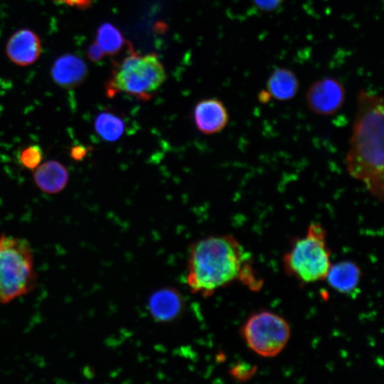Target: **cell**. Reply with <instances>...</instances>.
I'll list each match as a JSON object with an SVG mask.
<instances>
[{
    "mask_svg": "<svg viewBox=\"0 0 384 384\" xmlns=\"http://www.w3.org/2000/svg\"><path fill=\"white\" fill-rule=\"evenodd\" d=\"M383 98L361 89L345 164L348 174L362 182L380 202L384 196Z\"/></svg>",
    "mask_w": 384,
    "mask_h": 384,
    "instance_id": "obj_1",
    "label": "cell"
},
{
    "mask_svg": "<svg viewBox=\"0 0 384 384\" xmlns=\"http://www.w3.org/2000/svg\"><path fill=\"white\" fill-rule=\"evenodd\" d=\"M266 86L271 98L278 101H288L297 95L299 82L292 70L286 68H277L269 76Z\"/></svg>",
    "mask_w": 384,
    "mask_h": 384,
    "instance_id": "obj_13",
    "label": "cell"
},
{
    "mask_svg": "<svg viewBox=\"0 0 384 384\" xmlns=\"http://www.w3.org/2000/svg\"><path fill=\"white\" fill-rule=\"evenodd\" d=\"M166 78L165 69L155 54L127 57L107 84V92L112 97L124 92L141 100L151 98Z\"/></svg>",
    "mask_w": 384,
    "mask_h": 384,
    "instance_id": "obj_5",
    "label": "cell"
},
{
    "mask_svg": "<svg viewBox=\"0 0 384 384\" xmlns=\"http://www.w3.org/2000/svg\"><path fill=\"white\" fill-rule=\"evenodd\" d=\"M330 255L326 230L315 222L309 225L304 238L294 242L283 262L289 274L310 283L326 279L331 265Z\"/></svg>",
    "mask_w": 384,
    "mask_h": 384,
    "instance_id": "obj_4",
    "label": "cell"
},
{
    "mask_svg": "<svg viewBox=\"0 0 384 384\" xmlns=\"http://www.w3.org/2000/svg\"><path fill=\"white\" fill-rule=\"evenodd\" d=\"M105 52L96 42L91 44L88 48L87 57L91 61H99L105 56Z\"/></svg>",
    "mask_w": 384,
    "mask_h": 384,
    "instance_id": "obj_20",
    "label": "cell"
},
{
    "mask_svg": "<svg viewBox=\"0 0 384 384\" xmlns=\"http://www.w3.org/2000/svg\"><path fill=\"white\" fill-rule=\"evenodd\" d=\"M86 63L73 54L61 55L54 62L50 75L54 82L64 89L80 85L87 76Z\"/></svg>",
    "mask_w": 384,
    "mask_h": 384,
    "instance_id": "obj_11",
    "label": "cell"
},
{
    "mask_svg": "<svg viewBox=\"0 0 384 384\" xmlns=\"http://www.w3.org/2000/svg\"><path fill=\"white\" fill-rule=\"evenodd\" d=\"M33 249L24 238L0 236V305L30 293L36 285Z\"/></svg>",
    "mask_w": 384,
    "mask_h": 384,
    "instance_id": "obj_3",
    "label": "cell"
},
{
    "mask_svg": "<svg viewBox=\"0 0 384 384\" xmlns=\"http://www.w3.org/2000/svg\"><path fill=\"white\" fill-rule=\"evenodd\" d=\"M305 98L311 112L319 115L330 116L342 107L346 100V90L337 79L326 77L309 86Z\"/></svg>",
    "mask_w": 384,
    "mask_h": 384,
    "instance_id": "obj_7",
    "label": "cell"
},
{
    "mask_svg": "<svg viewBox=\"0 0 384 384\" xmlns=\"http://www.w3.org/2000/svg\"><path fill=\"white\" fill-rule=\"evenodd\" d=\"M284 0H252V3L260 10L273 11L280 6Z\"/></svg>",
    "mask_w": 384,
    "mask_h": 384,
    "instance_id": "obj_19",
    "label": "cell"
},
{
    "mask_svg": "<svg viewBox=\"0 0 384 384\" xmlns=\"http://www.w3.org/2000/svg\"><path fill=\"white\" fill-rule=\"evenodd\" d=\"M247 253L231 235L208 236L190 247L186 282L192 293L207 297L237 279L250 278Z\"/></svg>",
    "mask_w": 384,
    "mask_h": 384,
    "instance_id": "obj_2",
    "label": "cell"
},
{
    "mask_svg": "<svg viewBox=\"0 0 384 384\" xmlns=\"http://www.w3.org/2000/svg\"><path fill=\"white\" fill-rule=\"evenodd\" d=\"M87 149L82 145H77L71 149V157L76 161H80L83 159V158L87 155Z\"/></svg>",
    "mask_w": 384,
    "mask_h": 384,
    "instance_id": "obj_21",
    "label": "cell"
},
{
    "mask_svg": "<svg viewBox=\"0 0 384 384\" xmlns=\"http://www.w3.org/2000/svg\"><path fill=\"white\" fill-rule=\"evenodd\" d=\"M182 294L173 287H163L153 292L148 301L151 316L156 321L169 322L176 319L184 309Z\"/></svg>",
    "mask_w": 384,
    "mask_h": 384,
    "instance_id": "obj_10",
    "label": "cell"
},
{
    "mask_svg": "<svg viewBox=\"0 0 384 384\" xmlns=\"http://www.w3.org/2000/svg\"><path fill=\"white\" fill-rule=\"evenodd\" d=\"M95 131L104 141L113 142L119 139L126 129L124 118L112 111H103L97 114L94 123Z\"/></svg>",
    "mask_w": 384,
    "mask_h": 384,
    "instance_id": "obj_15",
    "label": "cell"
},
{
    "mask_svg": "<svg viewBox=\"0 0 384 384\" xmlns=\"http://www.w3.org/2000/svg\"><path fill=\"white\" fill-rule=\"evenodd\" d=\"M361 276V270L355 263L343 261L331 265L326 279L338 292L350 293L357 287Z\"/></svg>",
    "mask_w": 384,
    "mask_h": 384,
    "instance_id": "obj_14",
    "label": "cell"
},
{
    "mask_svg": "<svg viewBox=\"0 0 384 384\" xmlns=\"http://www.w3.org/2000/svg\"><path fill=\"white\" fill-rule=\"evenodd\" d=\"M95 42L105 54L113 55L122 48L124 38L114 26L105 23L98 28Z\"/></svg>",
    "mask_w": 384,
    "mask_h": 384,
    "instance_id": "obj_16",
    "label": "cell"
},
{
    "mask_svg": "<svg viewBox=\"0 0 384 384\" xmlns=\"http://www.w3.org/2000/svg\"><path fill=\"white\" fill-rule=\"evenodd\" d=\"M255 368L247 364L241 363L232 370V374L241 380L251 378L255 372Z\"/></svg>",
    "mask_w": 384,
    "mask_h": 384,
    "instance_id": "obj_18",
    "label": "cell"
},
{
    "mask_svg": "<svg viewBox=\"0 0 384 384\" xmlns=\"http://www.w3.org/2000/svg\"><path fill=\"white\" fill-rule=\"evenodd\" d=\"M6 53L16 65H31L41 53V40L36 33L29 29L18 30L7 41Z\"/></svg>",
    "mask_w": 384,
    "mask_h": 384,
    "instance_id": "obj_9",
    "label": "cell"
},
{
    "mask_svg": "<svg viewBox=\"0 0 384 384\" xmlns=\"http://www.w3.org/2000/svg\"><path fill=\"white\" fill-rule=\"evenodd\" d=\"M258 99L261 102L267 103L271 97L267 90H263L259 93Z\"/></svg>",
    "mask_w": 384,
    "mask_h": 384,
    "instance_id": "obj_23",
    "label": "cell"
},
{
    "mask_svg": "<svg viewBox=\"0 0 384 384\" xmlns=\"http://www.w3.org/2000/svg\"><path fill=\"white\" fill-rule=\"evenodd\" d=\"M37 186L47 193L61 191L68 181L66 168L57 161H48L40 164L34 172Z\"/></svg>",
    "mask_w": 384,
    "mask_h": 384,
    "instance_id": "obj_12",
    "label": "cell"
},
{
    "mask_svg": "<svg viewBox=\"0 0 384 384\" xmlns=\"http://www.w3.org/2000/svg\"><path fill=\"white\" fill-rule=\"evenodd\" d=\"M196 128L207 135L223 131L229 122V114L224 104L215 98L198 102L193 112Z\"/></svg>",
    "mask_w": 384,
    "mask_h": 384,
    "instance_id": "obj_8",
    "label": "cell"
},
{
    "mask_svg": "<svg viewBox=\"0 0 384 384\" xmlns=\"http://www.w3.org/2000/svg\"><path fill=\"white\" fill-rule=\"evenodd\" d=\"M43 156V150L38 145H30L21 151L19 161L25 168L33 170L40 165Z\"/></svg>",
    "mask_w": 384,
    "mask_h": 384,
    "instance_id": "obj_17",
    "label": "cell"
},
{
    "mask_svg": "<svg viewBox=\"0 0 384 384\" xmlns=\"http://www.w3.org/2000/svg\"><path fill=\"white\" fill-rule=\"evenodd\" d=\"M242 336L248 347L263 357L279 354L290 337L288 323L270 311H260L251 316L242 328Z\"/></svg>",
    "mask_w": 384,
    "mask_h": 384,
    "instance_id": "obj_6",
    "label": "cell"
},
{
    "mask_svg": "<svg viewBox=\"0 0 384 384\" xmlns=\"http://www.w3.org/2000/svg\"><path fill=\"white\" fill-rule=\"evenodd\" d=\"M63 1H65L67 4H70L71 5H76L80 7L87 6L88 4H90L91 2V0H63Z\"/></svg>",
    "mask_w": 384,
    "mask_h": 384,
    "instance_id": "obj_22",
    "label": "cell"
}]
</instances>
